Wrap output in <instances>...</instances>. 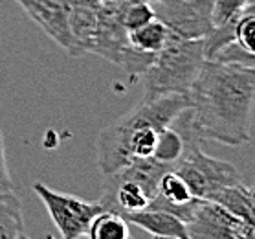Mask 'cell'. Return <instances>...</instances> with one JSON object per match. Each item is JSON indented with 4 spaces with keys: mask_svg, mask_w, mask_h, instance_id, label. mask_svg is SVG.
I'll return each instance as SVG.
<instances>
[{
    "mask_svg": "<svg viewBox=\"0 0 255 239\" xmlns=\"http://www.w3.org/2000/svg\"><path fill=\"white\" fill-rule=\"evenodd\" d=\"M22 238H26L22 204L13 192H0V239Z\"/></svg>",
    "mask_w": 255,
    "mask_h": 239,
    "instance_id": "obj_13",
    "label": "cell"
},
{
    "mask_svg": "<svg viewBox=\"0 0 255 239\" xmlns=\"http://www.w3.org/2000/svg\"><path fill=\"white\" fill-rule=\"evenodd\" d=\"M235 42L248 53L250 57L255 59V13L243 11L235 20Z\"/></svg>",
    "mask_w": 255,
    "mask_h": 239,
    "instance_id": "obj_17",
    "label": "cell"
},
{
    "mask_svg": "<svg viewBox=\"0 0 255 239\" xmlns=\"http://www.w3.org/2000/svg\"><path fill=\"white\" fill-rule=\"evenodd\" d=\"M130 225H136L138 228L145 230L154 238H167V239H187L186 225L182 219L169 214L165 210L158 208H143V210L128 212L125 214Z\"/></svg>",
    "mask_w": 255,
    "mask_h": 239,
    "instance_id": "obj_11",
    "label": "cell"
},
{
    "mask_svg": "<svg viewBox=\"0 0 255 239\" xmlns=\"http://www.w3.org/2000/svg\"><path fill=\"white\" fill-rule=\"evenodd\" d=\"M250 2H252V0H215L213 2V26H221V24L239 17Z\"/></svg>",
    "mask_w": 255,
    "mask_h": 239,
    "instance_id": "obj_18",
    "label": "cell"
},
{
    "mask_svg": "<svg viewBox=\"0 0 255 239\" xmlns=\"http://www.w3.org/2000/svg\"><path fill=\"white\" fill-rule=\"evenodd\" d=\"M206 61L202 39H184L169 31L163 48L154 55L151 66L141 74L143 99L165 94H187Z\"/></svg>",
    "mask_w": 255,
    "mask_h": 239,
    "instance_id": "obj_3",
    "label": "cell"
},
{
    "mask_svg": "<svg viewBox=\"0 0 255 239\" xmlns=\"http://www.w3.org/2000/svg\"><path fill=\"white\" fill-rule=\"evenodd\" d=\"M187 103V94H165L152 99L141 98L138 105L101 129L96 138V151L103 175L114 173L134 158L152 157L160 129L171 125Z\"/></svg>",
    "mask_w": 255,
    "mask_h": 239,
    "instance_id": "obj_2",
    "label": "cell"
},
{
    "mask_svg": "<svg viewBox=\"0 0 255 239\" xmlns=\"http://www.w3.org/2000/svg\"><path fill=\"white\" fill-rule=\"evenodd\" d=\"M154 15L171 33L184 39H202L213 29L215 0H149Z\"/></svg>",
    "mask_w": 255,
    "mask_h": 239,
    "instance_id": "obj_7",
    "label": "cell"
},
{
    "mask_svg": "<svg viewBox=\"0 0 255 239\" xmlns=\"http://www.w3.org/2000/svg\"><path fill=\"white\" fill-rule=\"evenodd\" d=\"M250 195H252V199H254V203H255V186L250 188Z\"/></svg>",
    "mask_w": 255,
    "mask_h": 239,
    "instance_id": "obj_21",
    "label": "cell"
},
{
    "mask_svg": "<svg viewBox=\"0 0 255 239\" xmlns=\"http://www.w3.org/2000/svg\"><path fill=\"white\" fill-rule=\"evenodd\" d=\"M169 37V28L158 18L147 22L141 28L128 31V41L134 48L147 53H158L163 48Z\"/></svg>",
    "mask_w": 255,
    "mask_h": 239,
    "instance_id": "obj_15",
    "label": "cell"
},
{
    "mask_svg": "<svg viewBox=\"0 0 255 239\" xmlns=\"http://www.w3.org/2000/svg\"><path fill=\"white\" fill-rule=\"evenodd\" d=\"M244 11H254L255 13V0H254V2H250L248 6L244 7Z\"/></svg>",
    "mask_w": 255,
    "mask_h": 239,
    "instance_id": "obj_20",
    "label": "cell"
},
{
    "mask_svg": "<svg viewBox=\"0 0 255 239\" xmlns=\"http://www.w3.org/2000/svg\"><path fill=\"white\" fill-rule=\"evenodd\" d=\"M252 2H254V0H252Z\"/></svg>",
    "mask_w": 255,
    "mask_h": 239,
    "instance_id": "obj_23",
    "label": "cell"
},
{
    "mask_svg": "<svg viewBox=\"0 0 255 239\" xmlns=\"http://www.w3.org/2000/svg\"><path fill=\"white\" fill-rule=\"evenodd\" d=\"M174 171L184 179L187 188L198 199H209L222 188L244 182L243 175L233 164L209 157L200 149V146L187 149L186 155L174 166Z\"/></svg>",
    "mask_w": 255,
    "mask_h": 239,
    "instance_id": "obj_5",
    "label": "cell"
},
{
    "mask_svg": "<svg viewBox=\"0 0 255 239\" xmlns=\"http://www.w3.org/2000/svg\"><path fill=\"white\" fill-rule=\"evenodd\" d=\"M101 2H123V0H101Z\"/></svg>",
    "mask_w": 255,
    "mask_h": 239,
    "instance_id": "obj_22",
    "label": "cell"
},
{
    "mask_svg": "<svg viewBox=\"0 0 255 239\" xmlns=\"http://www.w3.org/2000/svg\"><path fill=\"white\" fill-rule=\"evenodd\" d=\"M33 192L44 203L53 225L57 227L59 234L64 239H77L87 236L92 219L99 212L105 210V206L99 201L98 203L83 201L76 195L55 192L41 182L33 184Z\"/></svg>",
    "mask_w": 255,
    "mask_h": 239,
    "instance_id": "obj_6",
    "label": "cell"
},
{
    "mask_svg": "<svg viewBox=\"0 0 255 239\" xmlns=\"http://www.w3.org/2000/svg\"><path fill=\"white\" fill-rule=\"evenodd\" d=\"M187 239H252L255 230L211 199H198L186 221Z\"/></svg>",
    "mask_w": 255,
    "mask_h": 239,
    "instance_id": "obj_8",
    "label": "cell"
},
{
    "mask_svg": "<svg viewBox=\"0 0 255 239\" xmlns=\"http://www.w3.org/2000/svg\"><path fill=\"white\" fill-rule=\"evenodd\" d=\"M187 96V107L171 123L184 136L187 149L198 147L202 140L233 147L248 144L255 66L206 59Z\"/></svg>",
    "mask_w": 255,
    "mask_h": 239,
    "instance_id": "obj_1",
    "label": "cell"
},
{
    "mask_svg": "<svg viewBox=\"0 0 255 239\" xmlns=\"http://www.w3.org/2000/svg\"><path fill=\"white\" fill-rule=\"evenodd\" d=\"M87 236L92 239H127L130 236L128 221L120 212L103 210L92 219Z\"/></svg>",
    "mask_w": 255,
    "mask_h": 239,
    "instance_id": "obj_14",
    "label": "cell"
},
{
    "mask_svg": "<svg viewBox=\"0 0 255 239\" xmlns=\"http://www.w3.org/2000/svg\"><path fill=\"white\" fill-rule=\"evenodd\" d=\"M92 53L122 66L132 77L141 76L156 55L141 52L130 44L128 29L123 24V2H101Z\"/></svg>",
    "mask_w": 255,
    "mask_h": 239,
    "instance_id": "obj_4",
    "label": "cell"
},
{
    "mask_svg": "<svg viewBox=\"0 0 255 239\" xmlns=\"http://www.w3.org/2000/svg\"><path fill=\"white\" fill-rule=\"evenodd\" d=\"M209 199L222 204L230 214H233L244 225H248L250 228L255 230V203L250 195V188L244 182L222 188L219 192H215Z\"/></svg>",
    "mask_w": 255,
    "mask_h": 239,
    "instance_id": "obj_12",
    "label": "cell"
},
{
    "mask_svg": "<svg viewBox=\"0 0 255 239\" xmlns=\"http://www.w3.org/2000/svg\"><path fill=\"white\" fill-rule=\"evenodd\" d=\"M101 0H70V31L79 57L92 52Z\"/></svg>",
    "mask_w": 255,
    "mask_h": 239,
    "instance_id": "obj_10",
    "label": "cell"
},
{
    "mask_svg": "<svg viewBox=\"0 0 255 239\" xmlns=\"http://www.w3.org/2000/svg\"><path fill=\"white\" fill-rule=\"evenodd\" d=\"M13 188H15V184H13L11 173L7 169L4 136H2V131H0V192H13Z\"/></svg>",
    "mask_w": 255,
    "mask_h": 239,
    "instance_id": "obj_19",
    "label": "cell"
},
{
    "mask_svg": "<svg viewBox=\"0 0 255 239\" xmlns=\"http://www.w3.org/2000/svg\"><path fill=\"white\" fill-rule=\"evenodd\" d=\"M17 2L52 41L64 48L68 55L79 57L76 41L70 31V0H17Z\"/></svg>",
    "mask_w": 255,
    "mask_h": 239,
    "instance_id": "obj_9",
    "label": "cell"
},
{
    "mask_svg": "<svg viewBox=\"0 0 255 239\" xmlns=\"http://www.w3.org/2000/svg\"><path fill=\"white\" fill-rule=\"evenodd\" d=\"M186 140H184V136L176 129L171 127V125L160 129L156 147H154V155H152L158 162L169 164V166L174 168L180 162V158L186 155Z\"/></svg>",
    "mask_w": 255,
    "mask_h": 239,
    "instance_id": "obj_16",
    "label": "cell"
}]
</instances>
